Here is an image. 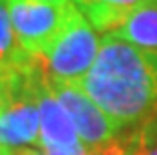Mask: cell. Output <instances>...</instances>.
<instances>
[{"label": "cell", "instance_id": "cell-14", "mask_svg": "<svg viewBox=\"0 0 157 155\" xmlns=\"http://www.w3.org/2000/svg\"><path fill=\"white\" fill-rule=\"evenodd\" d=\"M0 155H12L10 151H4V149H0Z\"/></svg>", "mask_w": 157, "mask_h": 155}, {"label": "cell", "instance_id": "cell-11", "mask_svg": "<svg viewBox=\"0 0 157 155\" xmlns=\"http://www.w3.org/2000/svg\"><path fill=\"white\" fill-rule=\"evenodd\" d=\"M127 151V137H115L111 141L103 143V145L91 147L85 151V155H125Z\"/></svg>", "mask_w": 157, "mask_h": 155}, {"label": "cell", "instance_id": "cell-3", "mask_svg": "<svg viewBox=\"0 0 157 155\" xmlns=\"http://www.w3.org/2000/svg\"><path fill=\"white\" fill-rule=\"evenodd\" d=\"M46 83L59 99V103L65 107L69 117L73 119L78 139L87 149L103 145L121 135L123 127L117 121H113L77 83L55 79L48 71H46Z\"/></svg>", "mask_w": 157, "mask_h": 155}, {"label": "cell", "instance_id": "cell-4", "mask_svg": "<svg viewBox=\"0 0 157 155\" xmlns=\"http://www.w3.org/2000/svg\"><path fill=\"white\" fill-rule=\"evenodd\" d=\"M67 4H52L46 0H8L18 46L28 55H42L59 34L65 20Z\"/></svg>", "mask_w": 157, "mask_h": 155}, {"label": "cell", "instance_id": "cell-9", "mask_svg": "<svg viewBox=\"0 0 157 155\" xmlns=\"http://www.w3.org/2000/svg\"><path fill=\"white\" fill-rule=\"evenodd\" d=\"M133 133L137 137L141 155H157V115L135 127Z\"/></svg>", "mask_w": 157, "mask_h": 155}, {"label": "cell", "instance_id": "cell-13", "mask_svg": "<svg viewBox=\"0 0 157 155\" xmlns=\"http://www.w3.org/2000/svg\"><path fill=\"white\" fill-rule=\"evenodd\" d=\"M46 2H52V4H69L73 0H46Z\"/></svg>", "mask_w": 157, "mask_h": 155}, {"label": "cell", "instance_id": "cell-10", "mask_svg": "<svg viewBox=\"0 0 157 155\" xmlns=\"http://www.w3.org/2000/svg\"><path fill=\"white\" fill-rule=\"evenodd\" d=\"M30 56V55H28ZM26 56V59H28ZM26 59H22L20 63L10 64V67H2L0 68V115L4 113V109L8 107L10 99H12L14 93V83H16V77H18V68L20 64L24 63Z\"/></svg>", "mask_w": 157, "mask_h": 155}, {"label": "cell", "instance_id": "cell-2", "mask_svg": "<svg viewBox=\"0 0 157 155\" xmlns=\"http://www.w3.org/2000/svg\"><path fill=\"white\" fill-rule=\"evenodd\" d=\"M101 38L93 24L83 16V12L69 2L65 8V20L59 34L42 52L46 71L55 79L69 83H78L99 55Z\"/></svg>", "mask_w": 157, "mask_h": 155}, {"label": "cell", "instance_id": "cell-6", "mask_svg": "<svg viewBox=\"0 0 157 155\" xmlns=\"http://www.w3.org/2000/svg\"><path fill=\"white\" fill-rule=\"evenodd\" d=\"M149 0H73L97 32H113L133 10Z\"/></svg>", "mask_w": 157, "mask_h": 155}, {"label": "cell", "instance_id": "cell-8", "mask_svg": "<svg viewBox=\"0 0 157 155\" xmlns=\"http://www.w3.org/2000/svg\"><path fill=\"white\" fill-rule=\"evenodd\" d=\"M26 56L28 52H24L18 46L16 34H14L12 18L8 12V0H0V68L16 64Z\"/></svg>", "mask_w": 157, "mask_h": 155}, {"label": "cell", "instance_id": "cell-5", "mask_svg": "<svg viewBox=\"0 0 157 155\" xmlns=\"http://www.w3.org/2000/svg\"><path fill=\"white\" fill-rule=\"evenodd\" d=\"M34 97H36L38 113H40L38 147L40 149L42 147H59V149L85 147L77 135L73 119L69 117L65 107L59 103V99L46 83V64L40 55H38V67L34 73Z\"/></svg>", "mask_w": 157, "mask_h": 155}, {"label": "cell", "instance_id": "cell-7", "mask_svg": "<svg viewBox=\"0 0 157 155\" xmlns=\"http://www.w3.org/2000/svg\"><path fill=\"white\" fill-rule=\"evenodd\" d=\"M111 34L133 42L141 48L157 50V0H149L137 10H133L125 18V22L117 26Z\"/></svg>", "mask_w": 157, "mask_h": 155}, {"label": "cell", "instance_id": "cell-1", "mask_svg": "<svg viewBox=\"0 0 157 155\" xmlns=\"http://www.w3.org/2000/svg\"><path fill=\"white\" fill-rule=\"evenodd\" d=\"M77 85L121 127H139L157 115V50L107 32Z\"/></svg>", "mask_w": 157, "mask_h": 155}, {"label": "cell", "instance_id": "cell-12", "mask_svg": "<svg viewBox=\"0 0 157 155\" xmlns=\"http://www.w3.org/2000/svg\"><path fill=\"white\" fill-rule=\"evenodd\" d=\"M12 155H38V151L30 149V147H26V149H18V151H14Z\"/></svg>", "mask_w": 157, "mask_h": 155}]
</instances>
